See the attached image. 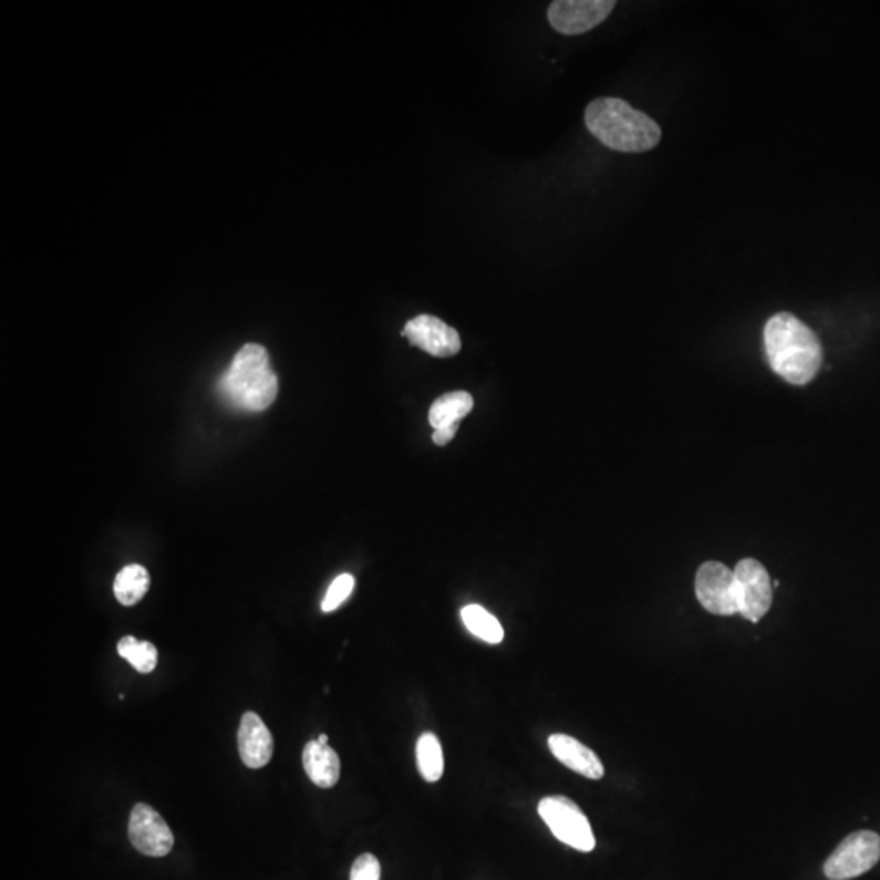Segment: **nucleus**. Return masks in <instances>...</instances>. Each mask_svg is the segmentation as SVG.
<instances>
[{"mask_svg": "<svg viewBox=\"0 0 880 880\" xmlns=\"http://www.w3.org/2000/svg\"><path fill=\"white\" fill-rule=\"evenodd\" d=\"M473 396L468 392H452L442 395L433 403L429 410V423L434 431L441 427L460 424L473 410Z\"/></svg>", "mask_w": 880, "mask_h": 880, "instance_id": "14", "label": "nucleus"}, {"mask_svg": "<svg viewBox=\"0 0 880 880\" xmlns=\"http://www.w3.org/2000/svg\"><path fill=\"white\" fill-rule=\"evenodd\" d=\"M734 574L738 613L757 623L772 609L773 590L768 571L757 559L745 558L737 562Z\"/></svg>", "mask_w": 880, "mask_h": 880, "instance_id": "6", "label": "nucleus"}, {"mask_svg": "<svg viewBox=\"0 0 880 880\" xmlns=\"http://www.w3.org/2000/svg\"><path fill=\"white\" fill-rule=\"evenodd\" d=\"M880 859V837L874 831H855L845 838L824 866L830 880H850L871 871Z\"/></svg>", "mask_w": 880, "mask_h": 880, "instance_id": "5", "label": "nucleus"}, {"mask_svg": "<svg viewBox=\"0 0 880 880\" xmlns=\"http://www.w3.org/2000/svg\"><path fill=\"white\" fill-rule=\"evenodd\" d=\"M148 589H151V576L147 569L139 565H130L121 569L113 586L117 602L124 607L136 605L144 599Z\"/></svg>", "mask_w": 880, "mask_h": 880, "instance_id": "15", "label": "nucleus"}, {"mask_svg": "<svg viewBox=\"0 0 880 880\" xmlns=\"http://www.w3.org/2000/svg\"><path fill=\"white\" fill-rule=\"evenodd\" d=\"M765 352L775 374L793 385H806L821 367L824 350L817 334L793 313L773 315L765 324Z\"/></svg>", "mask_w": 880, "mask_h": 880, "instance_id": "1", "label": "nucleus"}, {"mask_svg": "<svg viewBox=\"0 0 880 880\" xmlns=\"http://www.w3.org/2000/svg\"><path fill=\"white\" fill-rule=\"evenodd\" d=\"M275 742L268 726L253 711H248L241 716L238 729V752L241 762L251 769H260L271 762Z\"/></svg>", "mask_w": 880, "mask_h": 880, "instance_id": "11", "label": "nucleus"}, {"mask_svg": "<svg viewBox=\"0 0 880 880\" xmlns=\"http://www.w3.org/2000/svg\"><path fill=\"white\" fill-rule=\"evenodd\" d=\"M462 620L473 636L489 644H499L504 640V630L498 618L479 605H468L462 610Z\"/></svg>", "mask_w": 880, "mask_h": 880, "instance_id": "17", "label": "nucleus"}, {"mask_svg": "<svg viewBox=\"0 0 880 880\" xmlns=\"http://www.w3.org/2000/svg\"><path fill=\"white\" fill-rule=\"evenodd\" d=\"M302 760L310 781L319 788H333L340 781V757L328 745L320 744L319 741L307 742Z\"/></svg>", "mask_w": 880, "mask_h": 880, "instance_id": "13", "label": "nucleus"}, {"mask_svg": "<svg viewBox=\"0 0 880 880\" xmlns=\"http://www.w3.org/2000/svg\"><path fill=\"white\" fill-rule=\"evenodd\" d=\"M278 375L268 351L260 344L241 348L217 383V392L232 408L248 413L269 408L278 396Z\"/></svg>", "mask_w": 880, "mask_h": 880, "instance_id": "3", "label": "nucleus"}, {"mask_svg": "<svg viewBox=\"0 0 880 880\" xmlns=\"http://www.w3.org/2000/svg\"><path fill=\"white\" fill-rule=\"evenodd\" d=\"M695 590L698 602L706 612L719 617L738 613L735 574L723 562H704L696 574Z\"/></svg>", "mask_w": 880, "mask_h": 880, "instance_id": "7", "label": "nucleus"}, {"mask_svg": "<svg viewBox=\"0 0 880 880\" xmlns=\"http://www.w3.org/2000/svg\"><path fill=\"white\" fill-rule=\"evenodd\" d=\"M317 741H319L320 744L328 745V735L327 734H322V735H320L319 738H317Z\"/></svg>", "mask_w": 880, "mask_h": 880, "instance_id": "22", "label": "nucleus"}, {"mask_svg": "<svg viewBox=\"0 0 880 880\" xmlns=\"http://www.w3.org/2000/svg\"><path fill=\"white\" fill-rule=\"evenodd\" d=\"M538 814L561 843L582 852L596 848L590 821L574 800L565 796L543 797L538 804Z\"/></svg>", "mask_w": 880, "mask_h": 880, "instance_id": "4", "label": "nucleus"}, {"mask_svg": "<svg viewBox=\"0 0 880 880\" xmlns=\"http://www.w3.org/2000/svg\"><path fill=\"white\" fill-rule=\"evenodd\" d=\"M117 654L126 659L139 674H151L157 667V648L148 643V641H139L134 636H124L117 643Z\"/></svg>", "mask_w": 880, "mask_h": 880, "instance_id": "18", "label": "nucleus"}, {"mask_svg": "<svg viewBox=\"0 0 880 880\" xmlns=\"http://www.w3.org/2000/svg\"><path fill=\"white\" fill-rule=\"evenodd\" d=\"M133 847L151 858H164L174 848L175 838L164 817L147 804H136L130 817Z\"/></svg>", "mask_w": 880, "mask_h": 880, "instance_id": "9", "label": "nucleus"}, {"mask_svg": "<svg viewBox=\"0 0 880 880\" xmlns=\"http://www.w3.org/2000/svg\"><path fill=\"white\" fill-rule=\"evenodd\" d=\"M548 747L557 760L561 762L566 768L579 773L589 779H600L605 775L602 762L596 752L586 747L582 742L576 741L566 734H553L548 738Z\"/></svg>", "mask_w": 880, "mask_h": 880, "instance_id": "12", "label": "nucleus"}, {"mask_svg": "<svg viewBox=\"0 0 880 880\" xmlns=\"http://www.w3.org/2000/svg\"><path fill=\"white\" fill-rule=\"evenodd\" d=\"M381 862L371 852L359 856L351 868V880H381Z\"/></svg>", "mask_w": 880, "mask_h": 880, "instance_id": "20", "label": "nucleus"}, {"mask_svg": "<svg viewBox=\"0 0 880 880\" xmlns=\"http://www.w3.org/2000/svg\"><path fill=\"white\" fill-rule=\"evenodd\" d=\"M402 334L410 341L411 346L420 348L434 358H452L462 350L458 331L437 317H416L405 324Z\"/></svg>", "mask_w": 880, "mask_h": 880, "instance_id": "10", "label": "nucleus"}, {"mask_svg": "<svg viewBox=\"0 0 880 880\" xmlns=\"http://www.w3.org/2000/svg\"><path fill=\"white\" fill-rule=\"evenodd\" d=\"M584 121L587 130L599 143L624 154L652 151L662 139L661 126L651 116L615 96H602L590 102Z\"/></svg>", "mask_w": 880, "mask_h": 880, "instance_id": "2", "label": "nucleus"}, {"mask_svg": "<svg viewBox=\"0 0 880 880\" xmlns=\"http://www.w3.org/2000/svg\"><path fill=\"white\" fill-rule=\"evenodd\" d=\"M458 424H452V426L441 427V429L434 431L433 441L436 445H447L448 442L454 439L455 434H457Z\"/></svg>", "mask_w": 880, "mask_h": 880, "instance_id": "21", "label": "nucleus"}, {"mask_svg": "<svg viewBox=\"0 0 880 880\" xmlns=\"http://www.w3.org/2000/svg\"><path fill=\"white\" fill-rule=\"evenodd\" d=\"M615 7L613 0H557L548 7V20L558 33L572 37L605 22Z\"/></svg>", "mask_w": 880, "mask_h": 880, "instance_id": "8", "label": "nucleus"}, {"mask_svg": "<svg viewBox=\"0 0 880 880\" xmlns=\"http://www.w3.org/2000/svg\"><path fill=\"white\" fill-rule=\"evenodd\" d=\"M354 578L351 574H341L331 582L330 589H328L327 596H324L322 602V610L324 613L334 612V610L340 609L354 590Z\"/></svg>", "mask_w": 880, "mask_h": 880, "instance_id": "19", "label": "nucleus"}, {"mask_svg": "<svg viewBox=\"0 0 880 880\" xmlns=\"http://www.w3.org/2000/svg\"><path fill=\"white\" fill-rule=\"evenodd\" d=\"M416 762L421 776L427 783L439 781L444 775V755L436 734L424 733L417 738Z\"/></svg>", "mask_w": 880, "mask_h": 880, "instance_id": "16", "label": "nucleus"}]
</instances>
